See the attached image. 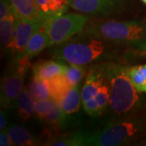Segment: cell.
I'll return each instance as SVG.
<instances>
[{
  "label": "cell",
  "mask_w": 146,
  "mask_h": 146,
  "mask_svg": "<svg viewBox=\"0 0 146 146\" xmlns=\"http://www.w3.org/2000/svg\"><path fill=\"white\" fill-rule=\"evenodd\" d=\"M52 47L50 51L52 58L80 66L105 62L120 63L128 49L81 33L67 42Z\"/></svg>",
  "instance_id": "1"
},
{
  "label": "cell",
  "mask_w": 146,
  "mask_h": 146,
  "mask_svg": "<svg viewBox=\"0 0 146 146\" xmlns=\"http://www.w3.org/2000/svg\"><path fill=\"white\" fill-rule=\"evenodd\" d=\"M110 84L109 106L115 118L141 112L145 106L141 93L137 91L127 73V66L119 62H105Z\"/></svg>",
  "instance_id": "2"
},
{
  "label": "cell",
  "mask_w": 146,
  "mask_h": 146,
  "mask_svg": "<svg viewBox=\"0 0 146 146\" xmlns=\"http://www.w3.org/2000/svg\"><path fill=\"white\" fill-rule=\"evenodd\" d=\"M81 33L141 52L146 50V21L90 20Z\"/></svg>",
  "instance_id": "3"
},
{
  "label": "cell",
  "mask_w": 146,
  "mask_h": 146,
  "mask_svg": "<svg viewBox=\"0 0 146 146\" xmlns=\"http://www.w3.org/2000/svg\"><path fill=\"white\" fill-rule=\"evenodd\" d=\"M146 133V119L141 112L114 118L99 130L92 131L90 146H119L130 145Z\"/></svg>",
  "instance_id": "4"
},
{
  "label": "cell",
  "mask_w": 146,
  "mask_h": 146,
  "mask_svg": "<svg viewBox=\"0 0 146 146\" xmlns=\"http://www.w3.org/2000/svg\"><path fill=\"white\" fill-rule=\"evenodd\" d=\"M29 60L26 58L13 60L3 76L0 94L2 109H10L15 106L16 100L25 88V80L30 66Z\"/></svg>",
  "instance_id": "5"
},
{
  "label": "cell",
  "mask_w": 146,
  "mask_h": 146,
  "mask_svg": "<svg viewBox=\"0 0 146 146\" xmlns=\"http://www.w3.org/2000/svg\"><path fill=\"white\" fill-rule=\"evenodd\" d=\"M91 19L85 14L67 13L51 19L48 26L50 46L67 42L82 33Z\"/></svg>",
  "instance_id": "6"
},
{
  "label": "cell",
  "mask_w": 146,
  "mask_h": 146,
  "mask_svg": "<svg viewBox=\"0 0 146 146\" xmlns=\"http://www.w3.org/2000/svg\"><path fill=\"white\" fill-rule=\"evenodd\" d=\"M72 9L98 18H106L120 14L125 9L126 0H68Z\"/></svg>",
  "instance_id": "7"
},
{
  "label": "cell",
  "mask_w": 146,
  "mask_h": 146,
  "mask_svg": "<svg viewBox=\"0 0 146 146\" xmlns=\"http://www.w3.org/2000/svg\"><path fill=\"white\" fill-rule=\"evenodd\" d=\"M47 20V18H43L39 21H25L17 18L13 38L7 47L11 54L14 56V60L21 58L33 33Z\"/></svg>",
  "instance_id": "8"
},
{
  "label": "cell",
  "mask_w": 146,
  "mask_h": 146,
  "mask_svg": "<svg viewBox=\"0 0 146 146\" xmlns=\"http://www.w3.org/2000/svg\"><path fill=\"white\" fill-rule=\"evenodd\" d=\"M51 19H48L42 26L38 28L32 36L26 49L21 58H26L31 59L38 54L42 52L47 47H50V39L48 35V26ZM20 58V59H21Z\"/></svg>",
  "instance_id": "9"
},
{
  "label": "cell",
  "mask_w": 146,
  "mask_h": 146,
  "mask_svg": "<svg viewBox=\"0 0 146 146\" xmlns=\"http://www.w3.org/2000/svg\"><path fill=\"white\" fill-rule=\"evenodd\" d=\"M110 101V84L108 78L101 87L99 92L93 99L82 104L84 112L91 117H98L102 115L107 110Z\"/></svg>",
  "instance_id": "10"
},
{
  "label": "cell",
  "mask_w": 146,
  "mask_h": 146,
  "mask_svg": "<svg viewBox=\"0 0 146 146\" xmlns=\"http://www.w3.org/2000/svg\"><path fill=\"white\" fill-rule=\"evenodd\" d=\"M66 63L55 60H39L33 66V77L41 80H50L65 73Z\"/></svg>",
  "instance_id": "11"
},
{
  "label": "cell",
  "mask_w": 146,
  "mask_h": 146,
  "mask_svg": "<svg viewBox=\"0 0 146 146\" xmlns=\"http://www.w3.org/2000/svg\"><path fill=\"white\" fill-rule=\"evenodd\" d=\"M10 3L12 10L18 19L25 21H34L45 18L41 15L36 0H10Z\"/></svg>",
  "instance_id": "12"
},
{
  "label": "cell",
  "mask_w": 146,
  "mask_h": 146,
  "mask_svg": "<svg viewBox=\"0 0 146 146\" xmlns=\"http://www.w3.org/2000/svg\"><path fill=\"white\" fill-rule=\"evenodd\" d=\"M91 130H80L68 133L61 137L53 138L46 141L45 145L52 146H90Z\"/></svg>",
  "instance_id": "13"
},
{
  "label": "cell",
  "mask_w": 146,
  "mask_h": 146,
  "mask_svg": "<svg viewBox=\"0 0 146 146\" xmlns=\"http://www.w3.org/2000/svg\"><path fill=\"white\" fill-rule=\"evenodd\" d=\"M12 145L36 146L40 145L41 141L23 126L11 125L7 127Z\"/></svg>",
  "instance_id": "14"
},
{
  "label": "cell",
  "mask_w": 146,
  "mask_h": 146,
  "mask_svg": "<svg viewBox=\"0 0 146 146\" xmlns=\"http://www.w3.org/2000/svg\"><path fill=\"white\" fill-rule=\"evenodd\" d=\"M42 17L55 18L65 14L68 11V0H36Z\"/></svg>",
  "instance_id": "15"
},
{
  "label": "cell",
  "mask_w": 146,
  "mask_h": 146,
  "mask_svg": "<svg viewBox=\"0 0 146 146\" xmlns=\"http://www.w3.org/2000/svg\"><path fill=\"white\" fill-rule=\"evenodd\" d=\"M34 98L28 87H25L16 100L15 107L17 114L22 121L29 120L34 114Z\"/></svg>",
  "instance_id": "16"
},
{
  "label": "cell",
  "mask_w": 146,
  "mask_h": 146,
  "mask_svg": "<svg viewBox=\"0 0 146 146\" xmlns=\"http://www.w3.org/2000/svg\"><path fill=\"white\" fill-rule=\"evenodd\" d=\"M46 83L50 90V98L58 105L72 87L65 73L47 80Z\"/></svg>",
  "instance_id": "17"
},
{
  "label": "cell",
  "mask_w": 146,
  "mask_h": 146,
  "mask_svg": "<svg viewBox=\"0 0 146 146\" xmlns=\"http://www.w3.org/2000/svg\"><path fill=\"white\" fill-rule=\"evenodd\" d=\"M82 104L81 92L80 91V87L72 86L65 97L61 101L59 106L68 115H72L78 113Z\"/></svg>",
  "instance_id": "18"
},
{
  "label": "cell",
  "mask_w": 146,
  "mask_h": 146,
  "mask_svg": "<svg viewBox=\"0 0 146 146\" xmlns=\"http://www.w3.org/2000/svg\"><path fill=\"white\" fill-rule=\"evenodd\" d=\"M42 121L51 130H61L68 124V115L63 111L59 105L56 104Z\"/></svg>",
  "instance_id": "19"
},
{
  "label": "cell",
  "mask_w": 146,
  "mask_h": 146,
  "mask_svg": "<svg viewBox=\"0 0 146 146\" xmlns=\"http://www.w3.org/2000/svg\"><path fill=\"white\" fill-rule=\"evenodd\" d=\"M16 15L13 10L3 20H0V42L3 47H7L11 42L16 23Z\"/></svg>",
  "instance_id": "20"
},
{
  "label": "cell",
  "mask_w": 146,
  "mask_h": 146,
  "mask_svg": "<svg viewBox=\"0 0 146 146\" xmlns=\"http://www.w3.org/2000/svg\"><path fill=\"white\" fill-rule=\"evenodd\" d=\"M126 71L136 90L141 94H146V64L127 66Z\"/></svg>",
  "instance_id": "21"
},
{
  "label": "cell",
  "mask_w": 146,
  "mask_h": 146,
  "mask_svg": "<svg viewBox=\"0 0 146 146\" xmlns=\"http://www.w3.org/2000/svg\"><path fill=\"white\" fill-rule=\"evenodd\" d=\"M86 72H87L86 66L66 63L65 75L72 86L80 85V83L83 80V79L86 76Z\"/></svg>",
  "instance_id": "22"
},
{
  "label": "cell",
  "mask_w": 146,
  "mask_h": 146,
  "mask_svg": "<svg viewBox=\"0 0 146 146\" xmlns=\"http://www.w3.org/2000/svg\"><path fill=\"white\" fill-rule=\"evenodd\" d=\"M33 97L35 100L50 98V94L46 80L33 77L29 86Z\"/></svg>",
  "instance_id": "23"
},
{
  "label": "cell",
  "mask_w": 146,
  "mask_h": 146,
  "mask_svg": "<svg viewBox=\"0 0 146 146\" xmlns=\"http://www.w3.org/2000/svg\"><path fill=\"white\" fill-rule=\"evenodd\" d=\"M56 104L57 103L51 98L47 99L36 100L34 103V114L37 118L42 120L51 111Z\"/></svg>",
  "instance_id": "24"
},
{
  "label": "cell",
  "mask_w": 146,
  "mask_h": 146,
  "mask_svg": "<svg viewBox=\"0 0 146 146\" xmlns=\"http://www.w3.org/2000/svg\"><path fill=\"white\" fill-rule=\"evenodd\" d=\"M12 11L10 0H1L0 1V20H3L9 15Z\"/></svg>",
  "instance_id": "25"
},
{
  "label": "cell",
  "mask_w": 146,
  "mask_h": 146,
  "mask_svg": "<svg viewBox=\"0 0 146 146\" xmlns=\"http://www.w3.org/2000/svg\"><path fill=\"white\" fill-rule=\"evenodd\" d=\"M0 145L1 146H11L12 143L10 139V136L7 133V129L1 130L0 132Z\"/></svg>",
  "instance_id": "26"
},
{
  "label": "cell",
  "mask_w": 146,
  "mask_h": 146,
  "mask_svg": "<svg viewBox=\"0 0 146 146\" xmlns=\"http://www.w3.org/2000/svg\"><path fill=\"white\" fill-rule=\"evenodd\" d=\"M7 127V114L5 109L1 110L0 112V130H4Z\"/></svg>",
  "instance_id": "27"
},
{
  "label": "cell",
  "mask_w": 146,
  "mask_h": 146,
  "mask_svg": "<svg viewBox=\"0 0 146 146\" xmlns=\"http://www.w3.org/2000/svg\"><path fill=\"white\" fill-rule=\"evenodd\" d=\"M132 145H134L146 146V138H145V139H142V140H141V141H136V142H134Z\"/></svg>",
  "instance_id": "28"
},
{
  "label": "cell",
  "mask_w": 146,
  "mask_h": 146,
  "mask_svg": "<svg viewBox=\"0 0 146 146\" xmlns=\"http://www.w3.org/2000/svg\"><path fill=\"white\" fill-rule=\"evenodd\" d=\"M142 53H143V55H144L145 57H146V50H145V51H142Z\"/></svg>",
  "instance_id": "29"
},
{
  "label": "cell",
  "mask_w": 146,
  "mask_h": 146,
  "mask_svg": "<svg viewBox=\"0 0 146 146\" xmlns=\"http://www.w3.org/2000/svg\"><path fill=\"white\" fill-rule=\"evenodd\" d=\"M141 1H142L145 4H146V0H141Z\"/></svg>",
  "instance_id": "30"
}]
</instances>
